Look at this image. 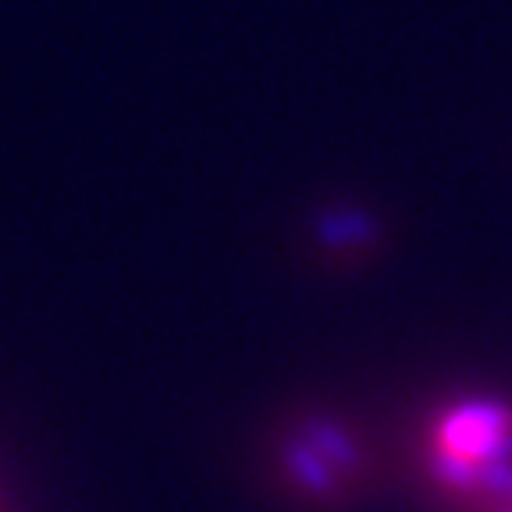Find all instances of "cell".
Returning <instances> with one entry per match:
<instances>
[{
	"mask_svg": "<svg viewBox=\"0 0 512 512\" xmlns=\"http://www.w3.org/2000/svg\"><path fill=\"white\" fill-rule=\"evenodd\" d=\"M431 470L459 495H512V409L498 399H459L431 427Z\"/></svg>",
	"mask_w": 512,
	"mask_h": 512,
	"instance_id": "1",
	"label": "cell"
},
{
	"mask_svg": "<svg viewBox=\"0 0 512 512\" xmlns=\"http://www.w3.org/2000/svg\"><path fill=\"white\" fill-rule=\"evenodd\" d=\"M292 466L310 488H328V480H338L349 473L352 466V445L342 434L317 427L313 434H306L303 441H296L292 448Z\"/></svg>",
	"mask_w": 512,
	"mask_h": 512,
	"instance_id": "2",
	"label": "cell"
},
{
	"mask_svg": "<svg viewBox=\"0 0 512 512\" xmlns=\"http://www.w3.org/2000/svg\"><path fill=\"white\" fill-rule=\"evenodd\" d=\"M498 512H512V495H509V498H505V502H502V505H498Z\"/></svg>",
	"mask_w": 512,
	"mask_h": 512,
	"instance_id": "3",
	"label": "cell"
}]
</instances>
